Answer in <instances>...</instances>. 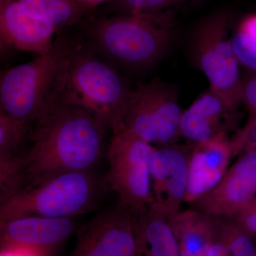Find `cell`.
Returning <instances> with one entry per match:
<instances>
[{
    "label": "cell",
    "mask_w": 256,
    "mask_h": 256,
    "mask_svg": "<svg viewBox=\"0 0 256 256\" xmlns=\"http://www.w3.org/2000/svg\"><path fill=\"white\" fill-rule=\"evenodd\" d=\"M106 131L82 108L57 100L35 122L31 146L10 168L1 200L60 174L94 171Z\"/></svg>",
    "instance_id": "1"
},
{
    "label": "cell",
    "mask_w": 256,
    "mask_h": 256,
    "mask_svg": "<svg viewBox=\"0 0 256 256\" xmlns=\"http://www.w3.org/2000/svg\"><path fill=\"white\" fill-rule=\"evenodd\" d=\"M174 12L102 16L89 28L92 47L106 60L132 68L159 62L174 38Z\"/></svg>",
    "instance_id": "2"
},
{
    "label": "cell",
    "mask_w": 256,
    "mask_h": 256,
    "mask_svg": "<svg viewBox=\"0 0 256 256\" xmlns=\"http://www.w3.org/2000/svg\"><path fill=\"white\" fill-rule=\"evenodd\" d=\"M130 90L111 64L75 46L62 74L57 100L82 108L114 133L120 128Z\"/></svg>",
    "instance_id": "3"
},
{
    "label": "cell",
    "mask_w": 256,
    "mask_h": 256,
    "mask_svg": "<svg viewBox=\"0 0 256 256\" xmlns=\"http://www.w3.org/2000/svg\"><path fill=\"white\" fill-rule=\"evenodd\" d=\"M107 190L106 178L94 171L65 173L2 200L0 222L25 216L74 218L94 210Z\"/></svg>",
    "instance_id": "4"
},
{
    "label": "cell",
    "mask_w": 256,
    "mask_h": 256,
    "mask_svg": "<svg viewBox=\"0 0 256 256\" xmlns=\"http://www.w3.org/2000/svg\"><path fill=\"white\" fill-rule=\"evenodd\" d=\"M72 48L58 40L50 52L2 74L0 112L35 124L57 100L60 78Z\"/></svg>",
    "instance_id": "5"
},
{
    "label": "cell",
    "mask_w": 256,
    "mask_h": 256,
    "mask_svg": "<svg viewBox=\"0 0 256 256\" xmlns=\"http://www.w3.org/2000/svg\"><path fill=\"white\" fill-rule=\"evenodd\" d=\"M230 22L232 15L226 10L208 15L194 32L192 48L198 68L210 82V90L232 110L238 111L244 102L242 80L228 36Z\"/></svg>",
    "instance_id": "6"
},
{
    "label": "cell",
    "mask_w": 256,
    "mask_h": 256,
    "mask_svg": "<svg viewBox=\"0 0 256 256\" xmlns=\"http://www.w3.org/2000/svg\"><path fill=\"white\" fill-rule=\"evenodd\" d=\"M182 114L174 88L154 79L130 90L120 129L156 148L169 146L180 137Z\"/></svg>",
    "instance_id": "7"
},
{
    "label": "cell",
    "mask_w": 256,
    "mask_h": 256,
    "mask_svg": "<svg viewBox=\"0 0 256 256\" xmlns=\"http://www.w3.org/2000/svg\"><path fill=\"white\" fill-rule=\"evenodd\" d=\"M156 148L122 128L114 133L109 144L106 183L132 212L150 206V164Z\"/></svg>",
    "instance_id": "8"
},
{
    "label": "cell",
    "mask_w": 256,
    "mask_h": 256,
    "mask_svg": "<svg viewBox=\"0 0 256 256\" xmlns=\"http://www.w3.org/2000/svg\"><path fill=\"white\" fill-rule=\"evenodd\" d=\"M132 212L120 202L79 232L72 256H136Z\"/></svg>",
    "instance_id": "9"
},
{
    "label": "cell",
    "mask_w": 256,
    "mask_h": 256,
    "mask_svg": "<svg viewBox=\"0 0 256 256\" xmlns=\"http://www.w3.org/2000/svg\"><path fill=\"white\" fill-rule=\"evenodd\" d=\"M192 146L156 148L152 154L150 206L166 220L178 213L188 191Z\"/></svg>",
    "instance_id": "10"
},
{
    "label": "cell",
    "mask_w": 256,
    "mask_h": 256,
    "mask_svg": "<svg viewBox=\"0 0 256 256\" xmlns=\"http://www.w3.org/2000/svg\"><path fill=\"white\" fill-rule=\"evenodd\" d=\"M256 151L240 154L216 186L192 202V208L216 216L232 217L256 198Z\"/></svg>",
    "instance_id": "11"
},
{
    "label": "cell",
    "mask_w": 256,
    "mask_h": 256,
    "mask_svg": "<svg viewBox=\"0 0 256 256\" xmlns=\"http://www.w3.org/2000/svg\"><path fill=\"white\" fill-rule=\"evenodd\" d=\"M74 218L25 216L1 222V250L22 249L46 256L73 234Z\"/></svg>",
    "instance_id": "12"
},
{
    "label": "cell",
    "mask_w": 256,
    "mask_h": 256,
    "mask_svg": "<svg viewBox=\"0 0 256 256\" xmlns=\"http://www.w3.org/2000/svg\"><path fill=\"white\" fill-rule=\"evenodd\" d=\"M58 28L52 24L34 18L24 10L18 0H0V42L3 48L44 54L55 42Z\"/></svg>",
    "instance_id": "13"
},
{
    "label": "cell",
    "mask_w": 256,
    "mask_h": 256,
    "mask_svg": "<svg viewBox=\"0 0 256 256\" xmlns=\"http://www.w3.org/2000/svg\"><path fill=\"white\" fill-rule=\"evenodd\" d=\"M188 159V191L184 202L191 204L218 184L234 156L228 133L205 142L192 144Z\"/></svg>",
    "instance_id": "14"
},
{
    "label": "cell",
    "mask_w": 256,
    "mask_h": 256,
    "mask_svg": "<svg viewBox=\"0 0 256 256\" xmlns=\"http://www.w3.org/2000/svg\"><path fill=\"white\" fill-rule=\"evenodd\" d=\"M240 116L212 90L202 94L182 114L180 136L202 143L236 129Z\"/></svg>",
    "instance_id": "15"
},
{
    "label": "cell",
    "mask_w": 256,
    "mask_h": 256,
    "mask_svg": "<svg viewBox=\"0 0 256 256\" xmlns=\"http://www.w3.org/2000/svg\"><path fill=\"white\" fill-rule=\"evenodd\" d=\"M136 256H180L168 220L151 206L132 212Z\"/></svg>",
    "instance_id": "16"
},
{
    "label": "cell",
    "mask_w": 256,
    "mask_h": 256,
    "mask_svg": "<svg viewBox=\"0 0 256 256\" xmlns=\"http://www.w3.org/2000/svg\"><path fill=\"white\" fill-rule=\"evenodd\" d=\"M24 10L57 28L82 21L88 8L80 0H18Z\"/></svg>",
    "instance_id": "17"
},
{
    "label": "cell",
    "mask_w": 256,
    "mask_h": 256,
    "mask_svg": "<svg viewBox=\"0 0 256 256\" xmlns=\"http://www.w3.org/2000/svg\"><path fill=\"white\" fill-rule=\"evenodd\" d=\"M30 124L0 112V173L4 172L21 156Z\"/></svg>",
    "instance_id": "18"
},
{
    "label": "cell",
    "mask_w": 256,
    "mask_h": 256,
    "mask_svg": "<svg viewBox=\"0 0 256 256\" xmlns=\"http://www.w3.org/2000/svg\"><path fill=\"white\" fill-rule=\"evenodd\" d=\"M197 0H108L102 8L104 16L108 15L156 14L174 12L183 5Z\"/></svg>",
    "instance_id": "19"
},
{
    "label": "cell",
    "mask_w": 256,
    "mask_h": 256,
    "mask_svg": "<svg viewBox=\"0 0 256 256\" xmlns=\"http://www.w3.org/2000/svg\"><path fill=\"white\" fill-rule=\"evenodd\" d=\"M232 48L239 64L249 72H256V41L237 30L230 38Z\"/></svg>",
    "instance_id": "20"
},
{
    "label": "cell",
    "mask_w": 256,
    "mask_h": 256,
    "mask_svg": "<svg viewBox=\"0 0 256 256\" xmlns=\"http://www.w3.org/2000/svg\"><path fill=\"white\" fill-rule=\"evenodd\" d=\"M234 156L256 151V116L250 117L248 124L230 140Z\"/></svg>",
    "instance_id": "21"
},
{
    "label": "cell",
    "mask_w": 256,
    "mask_h": 256,
    "mask_svg": "<svg viewBox=\"0 0 256 256\" xmlns=\"http://www.w3.org/2000/svg\"><path fill=\"white\" fill-rule=\"evenodd\" d=\"M250 233L256 234V198L232 216Z\"/></svg>",
    "instance_id": "22"
},
{
    "label": "cell",
    "mask_w": 256,
    "mask_h": 256,
    "mask_svg": "<svg viewBox=\"0 0 256 256\" xmlns=\"http://www.w3.org/2000/svg\"><path fill=\"white\" fill-rule=\"evenodd\" d=\"M242 100L250 111L252 117L256 116V72L242 80Z\"/></svg>",
    "instance_id": "23"
},
{
    "label": "cell",
    "mask_w": 256,
    "mask_h": 256,
    "mask_svg": "<svg viewBox=\"0 0 256 256\" xmlns=\"http://www.w3.org/2000/svg\"><path fill=\"white\" fill-rule=\"evenodd\" d=\"M237 30L246 34L256 41V14L246 16L239 24Z\"/></svg>",
    "instance_id": "24"
},
{
    "label": "cell",
    "mask_w": 256,
    "mask_h": 256,
    "mask_svg": "<svg viewBox=\"0 0 256 256\" xmlns=\"http://www.w3.org/2000/svg\"><path fill=\"white\" fill-rule=\"evenodd\" d=\"M208 256H228L225 244L214 233L213 228V236L210 244Z\"/></svg>",
    "instance_id": "25"
},
{
    "label": "cell",
    "mask_w": 256,
    "mask_h": 256,
    "mask_svg": "<svg viewBox=\"0 0 256 256\" xmlns=\"http://www.w3.org/2000/svg\"><path fill=\"white\" fill-rule=\"evenodd\" d=\"M1 256H42L36 252L22 249H8L1 250Z\"/></svg>",
    "instance_id": "26"
},
{
    "label": "cell",
    "mask_w": 256,
    "mask_h": 256,
    "mask_svg": "<svg viewBox=\"0 0 256 256\" xmlns=\"http://www.w3.org/2000/svg\"></svg>",
    "instance_id": "27"
},
{
    "label": "cell",
    "mask_w": 256,
    "mask_h": 256,
    "mask_svg": "<svg viewBox=\"0 0 256 256\" xmlns=\"http://www.w3.org/2000/svg\"></svg>",
    "instance_id": "28"
}]
</instances>
